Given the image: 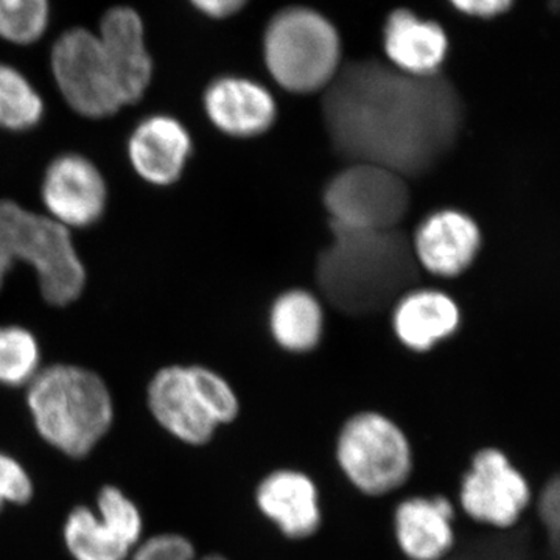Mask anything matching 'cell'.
Segmentation results:
<instances>
[{
	"instance_id": "1",
	"label": "cell",
	"mask_w": 560,
	"mask_h": 560,
	"mask_svg": "<svg viewBox=\"0 0 560 560\" xmlns=\"http://www.w3.org/2000/svg\"><path fill=\"white\" fill-rule=\"evenodd\" d=\"M323 116L342 158L408 179L429 172L455 145L464 113L444 77L420 79L370 60L340 69L324 95Z\"/></svg>"
},
{
	"instance_id": "2",
	"label": "cell",
	"mask_w": 560,
	"mask_h": 560,
	"mask_svg": "<svg viewBox=\"0 0 560 560\" xmlns=\"http://www.w3.org/2000/svg\"><path fill=\"white\" fill-rule=\"evenodd\" d=\"M330 230L334 238L316 261V282L338 311L350 316L374 315L418 282L411 241L399 228Z\"/></svg>"
},
{
	"instance_id": "3",
	"label": "cell",
	"mask_w": 560,
	"mask_h": 560,
	"mask_svg": "<svg viewBox=\"0 0 560 560\" xmlns=\"http://www.w3.org/2000/svg\"><path fill=\"white\" fill-rule=\"evenodd\" d=\"M27 405L39 436L69 458L90 455L114 422L106 383L73 364L39 371L28 385Z\"/></svg>"
},
{
	"instance_id": "4",
	"label": "cell",
	"mask_w": 560,
	"mask_h": 560,
	"mask_svg": "<svg viewBox=\"0 0 560 560\" xmlns=\"http://www.w3.org/2000/svg\"><path fill=\"white\" fill-rule=\"evenodd\" d=\"M147 404L153 419L176 441L205 447L242 415L237 390L210 368H162L151 378Z\"/></svg>"
},
{
	"instance_id": "5",
	"label": "cell",
	"mask_w": 560,
	"mask_h": 560,
	"mask_svg": "<svg viewBox=\"0 0 560 560\" xmlns=\"http://www.w3.org/2000/svg\"><path fill=\"white\" fill-rule=\"evenodd\" d=\"M334 455L345 480L366 499L396 493L416 469L410 434L396 419L377 410L357 411L342 420Z\"/></svg>"
},
{
	"instance_id": "6",
	"label": "cell",
	"mask_w": 560,
	"mask_h": 560,
	"mask_svg": "<svg viewBox=\"0 0 560 560\" xmlns=\"http://www.w3.org/2000/svg\"><path fill=\"white\" fill-rule=\"evenodd\" d=\"M264 58L268 72L283 90L293 94L327 90L340 72V35L318 11L290 7L268 24Z\"/></svg>"
},
{
	"instance_id": "7",
	"label": "cell",
	"mask_w": 560,
	"mask_h": 560,
	"mask_svg": "<svg viewBox=\"0 0 560 560\" xmlns=\"http://www.w3.org/2000/svg\"><path fill=\"white\" fill-rule=\"evenodd\" d=\"M0 242L14 261H27L38 275L40 294L51 305H68L80 298L86 285L81 264L68 228L21 208L0 201Z\"/></svg>"
},
{
	"instance_id": "8",
	"label": "cell",
	"mask_w": 560,
	"mask_h": 560,
	"mask_svg": "<svg viewBox=\"0 0 560 560\" xmlns=\"http://www.w3.org/2000/svg\"><path fill=\"white\" fill-rule=\"evenodd\" d=\"M453 499L470 525L508 533L521 525L533 506L534 490L506 452L488 445L470 456Z\"/></svg>"
},
{
	"instance_id": "9",
	"label": "cell",
	"mask_w": 560,
	"mask_h": 560,
	"mask_svg": "<svg viewBox=\"0 0 560 560\" xmlns=\"http://www.w3.org/2000/svg\"><path fill=\"white\" fill-rule=\"evenodd\" d=\"M407 178L381 165L350 162L324 190L330 226L355 231L396 230L410 209Z\"/></svg>"
},
{
	"instance_id": "10",
	"label": "cell",
	"mask_w": 560,
	"mask_h": 560,
	"mask_svg": "<svg viewBox=\"0 0 560 560\" xmlns=\"http://www.w3.org/2000/svg\"><path fill=\"white\" fill-rule=\"evenodd\" d=\"M50 61L58 90L80 116L105 119L124 106L97 33L83 27L62 33Z\"/></svg>"
},
{
	"instance_id": "11",
	"label": "cell",
	"mask_w": 560,
	"mask_h": 560,
	"mask_svg": "<svg viewBox=\"0 0 560 560\" xmlns=\"http://www.w3.org/2000/svg\"><path fill=\"white\" fill-rule=\"evenodd\" d=\"M138 504L116 486L98 492L97 510L79 506L62 526V540L73 560H130L142 540Z\"/></svg>"
},
{
	"instance_id": "12",
	"label": "cell",
	"mask_w": 560,
	"mask_h": 560,
	"mask_svg": "<svg viewBox=\"0 0 560 560\" xmlns=\"http://www.w3.org/2000/svg\"><path fill=\"white\" fill-rule=\"evenodd\" d=\"M254 506L291 541L312 539L324 525L318 482L298 467H276L257 481Z\"/></svg>"
},
{
	"instance_id": "13",
	"label": "cell",
	"mask_w": 560,
	"mask_h": 560,
	"mask_svg": "<svg viewBox=\"0 0 560 560\" xmlns=\"http://www.w3.org/2000/svg\"><path fill=\"white\" fill-rule=\"evenodd\" d=\"M458 506L444 492L411 495L393 511L390 528L407 560H445L458 547Z\"/></svg>"
},
{
	"instance_id": "14",
	"label": "cell",
	"mask_w": 560,
	"mask_h": 560,
	"mask_svg": "<svg viewBox=\"0 0 560 560\" xmlns=\"http://www.w3.org/2000/svg\"><path fill=\"white\" fill-rule=\"evenodd\" d=\"M50 219L66 228H88L102 219L106 184L101 171L80 154L51 161L40 187Z\"/></svg>"
},
{
	"instance_id": "15",
	"label": "cell",
	"mask_w": 560,
	"mask_h": 560,
	"mask_svg": "<svg viewBox=\"0 0 560 560\" xmlns=\"http://www.w3.org/2000/svg\"><path fill=\"white\" fill-rule=\"evenodd\" d=\"M411 248L419 268L438 278H456L477 259L481 231L463 210H434L420 221Z\"/></svg>"
},
{
	"instance_id": "16",
	"label": "cell",
	"mask_w": 560,
	"mask_h": 560,
	"mask_svg": "<svg viewBox=\"0 0 560 560\" xmlns=\"http://www.w3.org/2000/svg\"><path fill=\"white\" fill-rule=\"evenodd\" d=\"M97 36L121 103H138L153 77L142 18L130 7H113L103 14Z\"/></svg>"
},
{
	"instance_id": "17",
	"label": "cell",
	"mask_w": 560,
	"mask_h": 560,
	"mask_svg": "<svg viewBox=\"0 0 560 560\" xmlns=\"http://www.w3.org/2000/svg\"><path fill=\"white\" fill-rule=\"evenodd\" d=\"M202 103L210 124L230 138H259L278 119V105L271 92L245 77L213 80Z\"/></svg>"
},
{
	"instance_id": "18",
	"label": "cell",
	"mask_w": 560,
	"mask_h": 560,
	"mask_svg": "<svg viewBox=\"0 0 560 560\" xmlns=\"http://www.w3.org/2000/svg\"><path fill=\"white\" fill-rule=\"evenodd\" d=\"M191 138L178 119L164 114L147 117L128 140L132 168L153 186H172L183 176L189 161Z\"/></svg>"
},
{
	"instance_id": "19",
	"label": "cell",
	"mask_w": 560,
	"mask_h": 560,
	"mask_svg": "<svg viewBox=\"0 0 560 560\" xmlns=\"http://www.w3.org/2000/svg\"><path fill=\"white\" fill-rule=\"evenodd\" d=\"M460 319L459 305L444 291L411 289L394 302V335L411 352L427 353L451 340Z\"/></svg>"
},
{
	"instance_id": "20",
	"label": "cell",
	"mask_w": 560,
	"mask_h": 560,
	"mask_svg": "<svg viewBox=\"0 0 560 560\" xmlns=\"http://www.w3.org/2000/svg\"><path fill=\"white\" fill-rule=\"evenodd\" d=\"M383 47L394 69L427 79L440 75L448 54V36L438 22L420 20L410 10H396L383 28Z\"/></svg>"
},
{
	"instance_id": "21",
	"label": "cell",
	"mask_w": 560,
	"mask_h": 560,
	"mask_svg": "<svg viewBox=\"0 0 560 560\" xmlns=\"http://www.w3.org/2000/svg\"><path fill=\"white\" fill-rule=\"evenodd\" d=\"M268 326L280 349L296 355L312 352L323 340V305L311 291H285L272 302Z\"/></svg>"
},
{
	"instance_id": "22",
	"label": "cell",
	"mask_w": 560,
	"mask_h": 560,
	"mask_svg": "<svg viewBox=\"0 0 560 560\" xmlns=\"http://www.w3.org/2000/svg\"><path fill=\"white\" fill-rule=\"evenodd\" d=\"M44 116V102L31 81L13 66L0 62V128L27 131Z\"/></svg>"
},
{
	"instance_id": "23",
	"label": "cell",
	"mask_w": 560,
	"mask_h": 560,
	"mask_svg": "<svg viewBox=\"0 0 560 560\" xmlns=\"http://www.w3.org/2000/svg\"><path fill=\"white\" fill-rule=\"evenodd\" d=\"M39 363V345L32 331L20 326L0 327V385H31Z\"/></svg>"
},
{
	"instance_id": "24",
	"label": "cell",
	"mask_w": 560,
	"mask_h": 560,
	"mask_svg": "<svg viewBox=\"0 0 560 560\" xmlns=\"http://www.w3.org/2000/svg\"><path fill=\"white\" fill-rule=\"evenodd\" d=\"M49 20V0H0V39L28 46L43 38Z\"/></svg>"
},
{
	"instance_id": "25",
	"label": "cell",
	"mask_w": 560,
	"mask_h": 560,
	"mask_svg": "<svg viewBox=\"0 0 560 560\" xmlns=\"http://www.w3.org/2000/svg\"><path fill=\"white\" fill-rule=\"evenodd\" d=\"M130 560H231L221 552H208L198 558L197 548L183 534L164 533L140 541Z\"/></svg>"
},
{
	"instance_id": "26",
	"label": "cell",
	"mask_w": 560,
	"mask_h": 560,
	"mask_svg": "<svg viewBox=\"0 0 560 560\" xmlns=\"http://www.w3.org/2000/svg\"><path fill=\"white\" fill-rule=\"evenodd\" d=\"M35 485L27 469L11 455L0 452V511L7 504H25L32 500Z\"/></svg>"
},
{
	"instance_id": "27",
	"label": "cell",
	"mask_w": 560,
	"mask_h": 560,
	"mask_svg": "<svg viewBox=\"0 0 560 560\" xmlns=\"http://www.w3.org/2000/svg\"><path fill=\"white\" fill-rule=\"evenodd\" d=\"M512 2L514 0H451L452 5L460 13L482 20L499 16L510 9Z\"/></svg>"
},
{
	"instance_id": "28",
	"label": "cell",
	"mask_w": 560,
	"mask_h": 560,
	"mask_svg": "<svg viewBox=\"0 0 560 560\" xmlns=\"http://www.w3.org/2000/svg\"><path fill=\"white\" fill-rule=\"evenodd\" d=\"M190 3L206 16L223 20L238 13L248 0H190Z\"/></svg>"
},
{
	"instance_id": "29",
	"label": "cell",
	"mask_w": 560,
	"mask_h": 560,
	"mask_svg": "<svg viewBox=\"0 0 560 560\" xmlns=\"http://www.w3.org/2000/svg\"><path fill=\"white\" fill-rule=\"evenodd\" d=\"M14 259L11 257L9 249L0 242V290H2L3 282H5L7 275L13 268Z\"/></svg>"
}]
</instances>
